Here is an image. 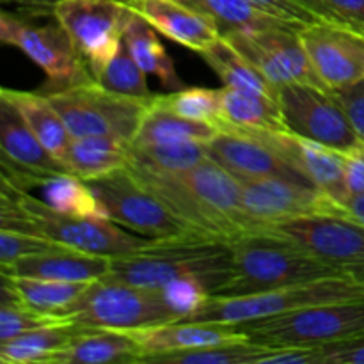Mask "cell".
Returning a JSON list of instances; mask_svg holds the SVG:
<instances>
[{"label":"cell","mask_w":364,"mask_h":364,"mask_svg":"<svg viewBox=\"0 0 364 364\" xmlns=\"http://www.w3.org/2000/svg\"><path fill=\"white\" fill-rule=\"evenodd\" d=\"M127 169L198 233L230 242L249 231L240 180L210 156L191 169L173 173Z\"/></svg>","instance_id":"1"},{"label":"cell","mask_w":364,"mask_h":364,"mask_svg":"<svg viewBox=\"0 0 364 364\" xmlns=\"http://www.w3.org/2000/svg\"><path fill=\"white\" fill-rule=\"evenodd\" d=\"M233 274L230 242L206 235L149 240L130 255L112 258L109 277L141 288L160 290L180 277H194L217 295Z\"/></svg>","instance_id":"2"},{"label":"cell","mask_w":364,"mask_h":364,"mask_svg":"<svg viewBox=\"0 0 364 364\" xmlns=\"http://www.w3.org/2000/svg\"><path fill=\"white\" fill-rule=\"evenodd\" d=\"M0 230L25 231L48 238L64 247L110 258L139 251L149 242L141 235L121 230L119 224L110 219L64 215L31 192L16 191L6 183H2Z\"/></svg>","instance_id":"3"},{"label":"cell","mask_w":364,"mask_h":364,"mask_svg":"<svg viewBox=\"0 0 364 364\" xmlns=\"http://www.w3.org/2000/svg\"><path fill=\"white\" fill-rule=\"evenodd\" d=\"M231 279L217 295L240 297L309 281L343 277L295 242L269 231H249L230 240Z\"/></svg>","instance_id":"4"},{"label":"cell","mask_w":364,"mask_h":364,"mask_svg":"<svg viewBox=\"0 0 364 364\" xmlns=\"http://www.w3.org/2000/svg\"><path fill=\"white\" fill-rule=\"evenodd\" d=\"M63 116L71 137H112L132 144L153 98H132L91 80L43 91Z\"/></svg>","instance_id":"5"},{"label":"cell","mask_w":364,"mask_h":364,"mask_svg":"<svg viewBox=\"0 0 364 364\" xmlns=\"http://www.w3.org/2000/svg\"><path fill=\"white\" fill-rule=\"evenodd\" d=\"M354 299H364V287L347 277H327L240 297L210 295L194 315L180 322L244 323L270 318L308 306Z\"/></svg>","instance_id":"6"},{"label":"cell","mask_w":364,"mask_h":364,"mask_svg":"<svg viewBox=\"0 0 364 364\" xmlns=\"http://www.w3.org/2000/svg\"><path fill=\"white\" fill-rule=\"evenodd\" d=\"M82 329L139 331L178 322L160 290L103 277L89 284L66 316Z\"/></svg>","instance_id":"7"},{"label":"cell","mask_w":364,"mask_h":364,"mask_svg":"<svg viewBox=\"0 0 364 364\" xmlns=\"http://www.w3.org/2000/svg\"><path fill=\"white\" fill-rule=\"evenodd\" d=\"M238 326L249 340L265 347L334 343L364 333V299L308 306Z\"/></svg>","instance_id":"8"},{"label":"cell","mask_w":364,"mask_h":364,"mask_svg":"<svg viewBox=\"0 0 364 364\" xmlns=\"http://www.w3.org/2000/svg\"><path fill=\"white\" fill-rule=\"evenodd\" d=\"M87 183L105 206L110 220L148 240H169L187 235H201L178 219L127 167Z\"/></svg>","instance_id":"9"},{"label":"cell","mask_w":364,"mask_h":364,"mask_svg":"<svg viewBox=\"0 0 364 364\" xmlns=\"http://www.w3.org/2000/svg\"><path fill=\"white\" fill-rule=\"evenodd\" d=\"M265 231L295 242L343 277L364 287V224L350 213L297 217Z\"/></svg>","instance_id":"10"},{"label":"cell","mask_w":364,"mask_h":364,"mask_svg":"<svg viewBox=\"0 0 364 364\" xmlns=\"http://www.w3.org/2000/svg\"><path fill=\"white\" fill-rule=\"evenodd\" d=\"M0 39L4 45L21 50L36 66L45 71L48 85L43 91L68 87L95 78L71 36L57 20L55 23L34 25L14 14L2 13Z\"/></svg>","instance_id":"11"},{"label":"cell","mask_w":364,"mask_h":364,"mask_svg":"<svg viewBox=\"0 0 364 364\" xmlns=\"http://www.w3.org/2000/svg\"><path fill=\"white\" fill-rule=\"evenodd\" d=\"M276 100L287 130L347 153L364 142L333 91L313 84L279 85Z\"/></svg>","instance_id":"12"},{"label":"cell","mask_w":364,"mask_h":364,"mask_svg":"<svg viewBox=\"0 0 364 364\" xmlns=\"http://www.w3.org/2000/svg\"><path fill=\"white\" fill-rule=\"evenodd\" d=\"M52 13L95 78L119 50L132 16V9L121 0H63Z\"/></svg>","instance_id":"13"},{"label":"cell","mask_w":364,"mask_h":364,"mask_svg":"<svg viewBox=\"0 0 364 364\" xmlns=\"http://www.w3.org/2000/svg\"><path fill=\"white\" fill-rule=\"evenodd\" d=\"M240 183L242 210L249 231H265L274 224L297 217L348 213L343 205L306 181L290 178H263Z\"/></svg>","instance_id":"14"},{"label":"cell","mask_w":364,"mask_h":364,"mask_svg":"<svg viewBox=\"0 0 364 364\" xmlns=\"http://www.w3.org/2000/svg\"><path fill=\"white\" fill-rule=\"evenodd\" d=\"M302 28V27H301ZM297 27H274L259 31L230 32L224 38L272 85L320 84Z\"/></svg>","instance_id":"15"},{"label":"cell","mask_w":364,"mask_h":364,"mask_svg":"<svg viewBox=\"0 0 364 364\" xmlns=\"http://www.w3.org/2000/svg\"><path fill=\"white\" fill-rule=\"evenodd\" d=\"M311 66L327 91L364 80V32L315 21L299 31Z\"/></svg>","instance_id":"16"},{"label":"cell","mask_w":364,"mask_h":364,"mask_svg":"<svg viewBox=\"0 0 364 364\" xmlns=\"http://www.w3.org/2000/svg\"><path fill=\"white\" fill-rule=\"evenodd\" d=\"M224 130V128H223ZM242 130V128H235ZM283 156L301 176L345 206L350 198L345 178V156L338 149L301 137L290 130H242Z\"/></svg>","instance_id":"17"},{"label":"cell","mask_w":364,"mask_h":364,"mask_svg":"<svg viewBox=\"0 0 364 364\" xmlns=\"http://www.w3.org/2000/svg\"><path fill=\"white\" fill-rule=\"evenodd\" d=\"M206 153L240 181L290 178L309 183L272 148L235 128H224L212 141L206 142Z\"/></svg>","instance_id":"18"},{"label":"cell","mask_w":364,"mask_h":364,"mask_svg":"<svg viewBox=\"0 0 364 364\" xmlns=\"http://www.w3.org/2000/svg\"><path fill=\"white\" fill-rule=\"evenodd\" d=\"M124 6L144 18L159 34L194 50H205L220 38L219 28L205 14L180 0H121Z\"/></svg>","instance_id":"19"},{"label":"cell","mask_w":364,"mask_h":364,"mask_svg":"<svg viewBox=\"0 0 364 364\" xmlns=\"http://www.w3.org/2000/svg\"><path fill=\"white\" fill-rule=\"evenodd\" d=\"M0 269H2V274H7V276L70 281V283H95L109 276L112 269V258L59 245L50 251L25 256Z\"/></svg>","instance_id":"20"},{"label":"cell","mask_w":364,"mask_h":364,"mask_svg":"<svg viewBox=\"0 0 364 364\" xmlns=\"http://www.w3.org/2000/svg\"><path fill=\"white\" fill-rule=\"evenodd\" d=\"M0 146L2 169L23 174L68 173L64 164L52 155L31 128L21 119L20 112L9 100L0 96Z\"/></svg>","instance_id":"21"},{"label":"cell","mask_w":364,"mask_h":364,"mask_svg":"<svg viewBox=\"0 0 364 364\" xmlns=\"http://www.w3.org/2000/svg\"><path fill=\"white\" fill-rule=\"evenodd\" d=\"M134 334L144 348V358L146 355L194 350V348L247 338L242 333L238 323L203 322H169L162 323V326L148 327V329L134 331Z\"/></svg>","instance_id":"22"},{"label":"cell","mask_w":364,"mask_h":364,"mask_svg":"<svg viewBox=\"0 0 364 364\" xmlns=\"http://www.w3.org/2000/svg\"><path fill=\"white\" fill-rule=\"evenodd\" d=\"M142 358L144 348L134 331L82 329L50 364H130Z\"/></svg>","instance_id":"23"},{"label":"cell","mask_w":364,"mask_h":364,"mask_svg":"<svg viewBox=\"0 0 364 364\" xmlns=\"http://www.w3.org/2000/svg\"><path fill=\"white\" fill-rule=\"evenodd\" d=\"M242 130H287L281 107L274 96L249 89L220 87V124Z\"/></svg>","instance_id":"24"},{"label":"cell","mask_w":364,"mask_h":364,"mask_svg":"<svg viewBox=\"0 0 364 364\" xmlns=\"http://www.w3.org/2000/svg\"><path fill=\"white\" fill-rule=\"evenodd\" d=\"M0 96L9 100L16 110L20 112L21 119L27 123L32 134L39 139L43 146L52 153L55 159L63 162L68 146L71 142V134L66 128L63 116L59 110L52 105L48 96L43 92L18 91V89L4 87Z\"/></svg>","instance_id":"25"},{"label":"cell","mask_w":364,"mask_h":364,"mask_svg":"<svg viewBox=\"0 0 364 364\" xmlns=\"http://www.w3.org/2000/svg\"><path fill=\"white\" fill-rule=\"evenodd\" d=\"M128 160H130L128 142L112 137H100V135L73 137L63 156V164L68 173L85 181L124 169Z\"/></svg>","instance_id":"26"},{"label":"cell","mask_w":364,"mask_h":364,"mask_svg":"<svg viewBox=\"0 0 364 364\" xmlns=\"http://www.w3.org/2000/svg\"><path fill=\"white\" fill-rule=\"evenodd\" d=\"M219 128L205 121L188 119L173 112L156 100L141 121L137 134L130 146H151V144H178V142H206L212 141Z\"/></svg>","instance_id":"27"},{"label":"cell","mask_w":364,"mask_h":364,"mask_svg":"<svg viewBox=\"0 0 364 364\" xmlns=\"http://www.w3.org/2000/svg\"><path fill=\"white\" fill-rule=\"evenodd\" d=\"M80 331V326L68 320L0 341V361L4 364H50L53 355L66 348Z\"/></svg>","instance_id":"28"},{"label":"cell","mask_w":364,"mask_h":364,"mask_svg":"<svg viewBox=\"0 0 364 364\" xmlns=\"http://www.w3.org/2000/svg\"><path fill=\"white\" fill-rule=\"evenodd\" d=\"M123 41L146 73L159 77L160 82L171 91L185 87L173 59L167 55V50L160 41L159 32L135 11H132V16L124 28Z\"/></svg>","instance_id":"29"},{"label":"cell","mask_w":364,"mask_h":364,"mask_svg":"<svg viewBox=\"0 0 364 364\" xmlns=\"http://www.w3.org/2000/svg\"><path fill=\"white\" fill-rule=\"evenodd\" d=\"M215 23L223 36L237 31H259L274 27H304L281 20L256 6L252 0H180Z\"/></svg>","instance_id":"30"},{"label":"cell","mask_w":364,"mask_h":364,"mask_svg":"<svg viewBox=\"0 0 364 364\" xmlns=\"http://www.w3.org/2000/svg\"><path fill=\"white\" fill-rule=\"evenodd\" d=\"M6 281L18 294V297L36 311L43 315L66 318L75 302L85 294L91 283H70V281L38 279V277L7 276L2 274ZM68 320V318H66Z\"/></svg>","instance_id":"31"},{"label":"cell","mask_w":364,"mask_h":364,"mask_svg":"<svg viewBox=\"0 0 364 364\" xmlns=\"http://www.w3.org/2000/svg\"><path fill=\"white\" fill-rule=\"evenodd\" d=\"M199 57L213 70V73L223 80L224 85L238 89H249L269 95L276 98L277 87L270 84L255 66L247 60L244 53L238 52L224 36L217 41L198 52Z\"/></svg>","instance_id":"32"},{"label":"cell","mask_w":364,"mask_h":364,"mask_svg":"<svg viewBox=\"0 0 364 364\" xmlns=\"http://www.w3.org/2000/svg\"><path fill=\"white\" fill-rule=\"evenodd\" d=\"M269 347L244 340L226 341V343L210 345V347L194 348V350L173 352V354L146 355L144 364H258ZM141 363V364H142Z\"/></svg>","instance_id":"33"},{"label":"cell","mask_w":364,"mask_h":364,"mask_svg":"<svg viewBox=\"0 0 364 364\" xmlns=\"http://www.w3.org/2000/svg\"><path fill=\"white\" fill-rule=\"evenodd\" d=\"M208 159L206 144L203 142H178V144L130 146V169L173 173L198 166Z\"/></svg>","instance_id":"34"},{"label":"cell","mask_w":364,"mask_h":364,"mask_svg":"<svg viewBox=\"0 0 364 364\" xmlns=\"http://www.w3.org/2000/svg\"><path fill=\"white\" fill-rule=\"evenodd\" d=\"M146 75L148 73L139 66L123 41L112 60L103 68L95 80L119 95L132 96V98H153L155 95L149 91Z\"/></svg>","instance_id":"35"},{"label":"cell","mask_w":364,"mask_h":364,"mask_svg":"<svg viewBox=\"0 0 364 364\" xmlns=\"http://www.w3.org/2000/svg\"><path fill=\"white\" fill-rule=\"evenodd\" d=\"M68 322L66 318H55V316L43 315L36 309L28 308L9 281L2 277V302H0V341L13 340L20 334L28 333L32 329L52 326V323Z\"/></svg>","instance_id":"36"},{"label":"cell","mask_w":364,"mask_h":364,"mask_svg":"<svg viewBox=\"0 0 364 364\" xmlns=\"http://www.w3.org/2000/svg\"><path fill=\"white\" fill-rule=\"evenodd\" d=\"M156 100L173 112L188 119L205 121L219 128L220 124V89L183 87L169 95H156Z\"/></svg>","instance_id":"37"},{"label":"cell","mask_w":364,"mask_h":364,"mask_svg":"<svg viewBox=\"0 0 364 364\" xmlns=\"http://www.w3.org/2000/svg\"><path fill=\"white\" fill-rule=\"evenodd\" d=\"M318 21L364 32V0H295Z\"/></svg>","instance_id":"38"},{"label":"cell","mask_w":364,"mask_h":364,"mask_svg":"<svg viewBox=\"0 0 364 364\" xmlns=\"http://www.w3.org/2000/svg\"><path fill=\"white\" fill-rule=\"evenodd\" d=\"M160 294L171 311L178 316V322L194 315L210 297V291L206 290L205 284L194 277H180L171 281L160 288Z\"/></svg>","instance_id":"39"},{"label":"cell","mask_w":364,"mask_h":364,"mask_svg":"<svg viewBox=\"0 0 364 364\" xmlns=\"http://www.w3.org/2000/svg\"><path fill=\"white\" fill-rule=\"evenodd\" d=\"M59 247V244L38 235L18 230H0V267L11 265L25 256L38 255Z\"/></svg>","instance_id":"40"},{"label":"cell","mask_w":364,"mask_h":364,"mask_svg":"<svg viewBox=\"0 0 364 364\" xmlns=\"http://www.w3.org/2000/svg\"><path fill=\"white\" fill-rule=\"evenodd\" d=\"M323 345L269 347L258 364H322Z\"/></svg>","instance_id":"41"},{"label":"cell","mask_w":364,"mask_h":364,"mask_svg":"<svg viewBox=\"0 0 364 364\" xmlns=\"http://www.w3.org/2000/svg\"><path fill=\"white\" fill-rule=\"evenodd\" d=\"M322 364H364V333L323 345Z\"/></svg>","instance_id":"42"},{"label":"cell","mask_w":364,"mask_h":364,"mask_svg":"<svg viewBox=\"0 0 364 364\" xmlns=\"http://www.w3.org/2000/svg\"><path fill=\"white\" fill-rule=\"evenodd\" d=\"M333 95L336 96L340 105L347 112L355 132L361 135V139H364V80L334 89Z\"/></svg>","instance_id":"43"},{"label":"cell","mask_w":364,"mask_h":364,"mask_svg":"<svg viewBox=\"0 0 364 364\" xmlns=\"http://www.w3.org/2000/svg\"><path fill=\"white\" fill-rule=\"evenodd\" d=\"M252 2H255L256 6L262 7L263 11H267V13L281 18V20L294 21V23L301 25L318 21L309 11H306L304 7L299 2H295V0H252Z\"/></svg>","instance_id":"44"},{"label":"cell","mask_w":364,"mask_h":364,"mask_svg":"<svg viewBox=\"0 0 364 364\" xmlns=\"http://www.w3.org/2000/svg\"><path fill=\"white\" fill-rule=\"evenodd\" d=\"M345 178L350 196L364 194V142L358 148L343 153Z\"/></svg>","instance_id":"45"},{"label":"cell","mask_w":364,"mask_h":364,"mask_svg":"<svg viewBox=\"0 0 364 364\" xmlns=\"http://www.w3.org/2000/svg\"><path fill=\"white\" fill-rule=\"evenodd\" d=\"M345 208L348 210L354 219L361 220L364 224V194H358V196H350L348 201L345 203Z\"/></svg>","instance_id":"46"},{"label":"cell","mask_w":364,"mask_h":364,"mask_svg":"<svg viewBox=\"0 0 364 364\" xmlns=\"http://www.w3.org/2000/svg\"><path fill=\"white\" fill-rule=\"evenodd\" d=\"M6 2H13L25 7H43V9H45V7H50V9H53V7L59 2H63V0H6Z\"/></svg>","instance_id":"47"}]
</instances>
